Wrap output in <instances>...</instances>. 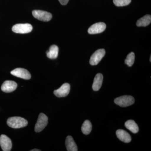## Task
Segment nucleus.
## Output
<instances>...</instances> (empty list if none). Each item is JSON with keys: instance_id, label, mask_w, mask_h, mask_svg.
<instances>
[{"instance_id": "f257e3e1", "label": "nucleus", "mask_w": 151, "mask_h": 151, "mask_svg": "<svg viewBox=\"0 0 151 151\" xmlns=\"http://www.w3.org/2000/svg\"><path fill=\"white\" fill-rule=\"evenodd\" d=\"M7 124L11 128L19 129L26 127L28 125V122L22 117H12L8 119Z\"/></svg>"}, {"instance_id": "f03ea898", "label": "nucleus", "mask_w": 151, "mask_h": 151, "mask_svg": "<svg viewBox=\"0 0 151 151\" xmlns=\"http://www.w3.org/2000/svg\"><path fill=\"white\" fill-rule=\"evenodd\" d=\"M114 102L121 107H126L133 105L134 103L135 99L130 95H124L116 98Z\"/></svg>"}, {"instance_id": "7ed1b4c3", "label": "nucleus", "mask_w": 151, "mask_h": 151, "mask_svg": "<svg viewBox=\"0 0 151 151\" xmlns=\"http://www.w3.org/2000/svg\"><path fill=\"white\" fill-rule=\"evenodd\" d=\"M48 124V118L42 113H41L39 116L37 122L36 124L35 130L36 132H40L45 128Z\"/></svg>"}, {"instance_id": "20e7f679", "label": "nucleus", "mask_w": 151, "mask_h": 151, "mask_svg": "<svg viewBox=\"0 0 151 151\" xmlns=\"http://www.w3.org/2000/svg\"><path fill=\"white\" fill-rule=\"evenodd\" d=\"M32 26L29 24H18L14 25L12 28L14 32L19 34H26L30 32Z\"/></svg>"}, {"instance_id": "39448f33", "label": "nucleus", "mask_w": 151, "mask_h": 151, "mask_svg": "<svg viewBox=\"0 0 151 151\" xmlns=\"http://www.w3.org/2000/svg\"><path fill=\"white\" fill-rule=\"evenodd\" d=\"M33 16L35 18L43 22H48L51 19L52 15L50 13L42 10H34Z\"/></svg>"}, {"instance_id": "423d86ee", "label": "nucleus", "mask_w": 151, "mask_h": 151, "mask_svg": "<svg viewBox=\"0 0 151 151\" xmlns=\"http://www.w3.org/2000/svg\"><path fill=\"white\" fill-rule=\"evenodd\" d=\"M105 51L103 49H100L96 50L90 58L89 60L90 64L92 65H97L101 61L103 57L105 56Z\"/></svg>"}, {"instance_id": "0eeeda50", "label": "nucleus", "mask_w": 151, "mask_h": 151, "mask_svg": "<svg viewBox=\"0 0 151 151\" xmlns=\"http://www.w3.org/2000/svg\"><path fill=\"white\" fill-rule=\"evenodd\" d=\"M12 75L19 78L28 80L31 77L30 73L26 69L23 68H17L11 72Z\"/></svg>"}, {"instance_id": "6e6552de", "label": "nucleus", "mask_w": 151, "mask_h": 151, "mask_svg": "<svg viewBox=\"0 0 151 151\" xmlns=\"http://www.w3.org/2000/svg\"><path fill=\"white\" fill-rule=\"evenodd\" d=\"M106 25L103 22H98L92 25L88 30L90 34H96L103 32L106 29Z\"/></svg>"}, {"instance_id": "1a4fd4ad", "label": "nucleus", "mask_w": 151, "mask_h": 151, "mask_svg": "<svg viewBox=\"0 0 151 151\" xmlns=\"http://www.w3.org/2000/svg\"><path fill=\"white\" fill-rule=\"evenodd\" d=\"M70 90V85L68 83L63 84L59 89L54 91V94L58 97H65L69 94Z\"/></svg>"}, {"instance_id": "9d476101", "label": "nucleus", "mask_w": 151, "mask_h": 151, "mask_svg": "<svg viewBox=\"0 0 151 151\" xmlns=\"http://www.w3.org/2000/svg\"><path fill=\"white\" fill-rule=\"evenodd\" d=\"M0 146L4 151H10L12 149V141L9 138L5 135H1L0 137Z\"/></svg>"}, {"instance_id": "9b49d317", "label": "nucleus", "mask_w": 151, "mask_h": 151, "mask_svg": "<svg viewBox=\"0 0 151 151\" xmlns=\"http://www.w3.org/2000/svg\"><path fill=\"white\" fill-rule=\"evenodd\" d=\"M17 84L16 82L13 81H5L2 85V91L6 93H10L14 91L17 89Z\"/></svg>"}, {"instance_id": "f8f14e48", "label": "nucleus", "mask_w": 151, "mask_h": 151, "mask_svg": "<svg viewBox=\"0 0 151 151\" xmlns=\"http://www.w3.org/2000/svg\"><path fill=\"white\" fill-rule=\"evenodd\" d=\"M117 137L120 140L125 143H129L132 140V138L129 134L124 130L119 129L116 132Z\"/></svg>"}, {"instance_id": "ddd939ff", "label": "nucleus", "mask_w": 151, "mask_h": 151, "mask_svg": "<svg viewBox=\"0 0 151 151\" xmlns=\"http://www.w3.org/2000/svg\"><path fill=\"white\" fill-rule=\"evenodd\" d=\"M103 75L101 73H97L95 76L92 86L94 91H97L100 89L103 84Z\"/></svg>"}, {"instance_id": "4468645a", "label": "nucleus", "mask_w": 151, "mask_h": 151, "mask_svg": "<svg viewBox=\"0 0 151 151\" xmlns=\"http://www.w3.org/2000/svg\"><path fill=\"white\" fill-rule=\"evenodd\" d=\"M65 144L68 151H78L77 145L71 136H68L66 137Z\"/></svg>"}, {"instance_id": "2eb2a0df", "label": "nucleus", "mask_w": 151, "mask_h": 151, "mask_svg": "<svg viewBox=\"0 0 151 151\" xmlns=\"http://www.w3.org/2000/svg\"><path fill=\"white\" fill-rule=\"evenodd\" d=\"M59 48L56 45H52L50 47L49 50L47 52V56L50 59H54L58 56Z\"/></svg>"}, {"instance_id": "dca6fc26", "label": "nucleus", "mask_w": 151, "mask_h": 151, "mask_svg": "<svg viewBox=\"0 0 151 151\" xmlns=\"http://www.w3.org/2000/svg\"><path fill=\"white\" fill-rule=\"evenodd\" d=\"M125 126L128 130L134 134L139 132V129L137 124L133 120H129L125 123Z\"/></svg>"}, {"instance_id": "f3484780", "label": "nucleus", "mask_w": 151, "mask_h": 151, "mask_svg": "<svg viewBox=\"0 0 151 151\" xmlns=\"http://www.w3.org/2000/svg\"><path fill=\"white\" fill-rule=\"evenodd\" d=\"M151 22V16L150 15H146L139 19L137 23L138 27H146L149 25Z\"/></svg>"}, {"instance_id": "a211bd4d", "label": "nucleus", "mask_w": 151, "mask_h": 151, "mask_svg": "<svg viewBox=\"0 0 151 151\" xmlns=\"http://www.w3.org/2000/svg\"><path fill=\"white\" fill-rule=\"evenodd\" d=\"M92 129V125L91 122L88 120H86L81 127V131L82 133L85 135H88L90 134Z\"/></svg>"}, {"instance_id": "6ab92c4d", "label": "nucleus", "mask_w": 151, "mask_h": 151, "mask_svg": "<svg viewBox=\"0 0 151 151\" xmlns=\"http://www.w3.org/2000/svg\"><path fill=\"white\" fill-rule=\"evenodd\" d=\"M135 60V54L134 52H131L127 55L125 60V63L129 66H132Z\"/></svg>"}, {"instance_id": "aec40b11", "label": "nucleus", "mask_w": 151, "mask_h": 151, "mask_svg": "<svg viewBox=\"0 0 151 151\" xmlns=\"http://www.w3.org/2000/svg\"><path fill=\"white\" fill-rule=\"evenodd\" d=\"M114 4L118 7L124 6L129 4L132 0H113Z\"/></svg>"}, {"instance_id": "412c9836", "label": "nucleus", "mask_w": 151, "mask_h": 151, "mask_svg": "<svg viewBox=\"0 0 151 151\" xmlns=\"http://www.w3.org/2000/svg\"><path fill=\"white\" fill-rule=\"evenodd\" d=\"M58 1H59L60 4H61L63 5H65L68 2L69 0H58Z\"/></svg>"}, {"instance_id": "4be33fe9", "label": "nucleus", "mask_w": 151, "mask_h": 151, "mask_svg": "<svg viewBox=\"0 0 151 151\" xmlns=\"http://www.w3.org/2000/svg\"><path fill=\"white\" fill-rule=\"evenodd\" d=\"M31 151H40V150H38V149H33V150H30Z\"/></svg>"}, {"instance_id": "5701e85b", "label": "nucleus", "mask_w": 151, "mask_h": 151, "mask_svg": "<svg viewBox=\"0 0 151 151\" xmlns=\"http://www.w3.org/2000/svg\"><path fill=\"white\" fill-rule=\"evenodd\" d=\"M150 61H151V57L150 56Z\"/></svg>"}]
</instances>
